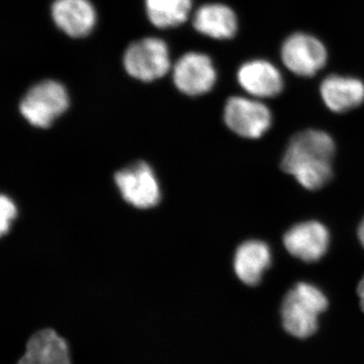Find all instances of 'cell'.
I'll return each mask as SVG.
<instances>
[{"label":"cell","instance_id":"cell-4","mask_svg":"<svg viewBox=\"0 0 364 364\" xmlns=\"http://www.w3.org/2000/svg\"><path fill=\"white\" fill-rule=\"evenodd\" d=\"M124 70L136 80L152 82L170 70L169 50L158 38H144L132 43L124 53Z\"/></svg>","mask_w":364,"mask_h":364},{"label":"cell","instance_id":"cell-12","mask_svg":"<svg viewBox=\"0 0 364 364\" xmlns=\"http://www.w3.org/2000/svg\"><path fill=\"white\" fill-rule=\"evenodd\" d=\"M321 97L330 111L342 114L364 102V83L358 78L330 75L322 81Z\"/></svg>","mask_w":364,"mask_h":364},{"label":"cell","instance_id":"cell-9","mask_svg":"<svg viewBox=\"0 0 364 364\" xmlns=\"http://www.w3.org/2000/svg\"><path fill=\"white\" fill-rule=\"evenodd\" d=\"M287 250L305 262H316L327 252L330 235L321 223L309 221L294 225L284 237Z\"/></svg>","mask_w":364,"mask_h":364},{"label":"cell","instance_id":"cell-6","mask_svg":"<svg viewBox=\"0 0 364 364\" xmlns=\"http://www.w3.org/2000/svg\"><path fill=\"white\" fill-rule=\"evenodd\" d=\"M224 119L230 130L247 139L260 138L272 123V112L267 105L257 98L243 97H232L228 100Z\"/></svg>","mask_w":364,"mask_h":364},{"label":"cell","instance_id":"cell-1","mask_svg":"<svg viewBox=\"0 0 364 364\" xmlns=\"http://www.w3.org/2000/svg\"><path fill=\"white\" fill-rule=\"evenodd\" d=\"M334 154V141L325 132H299L287 146L282 168L304 188L317 191L331 179Z\"/></svg>","mask_w":364,"mask_h":364},{"label":"cell","instance_id":"cell-18","mask_svg":"<svg viewBox=\"0 0 364 364\" xmlns=\"http://www.w3.org/2000/svg\"><path fill=\"white\" fill-rule=\"evenodd\" d=\"M358 294L359 299H360V306L364 312V277L363 279L359 282L358 287Z\"/></svg>","mask_w":364,"mask_h":364},{"label":"cell","instance_id":"cell-16","mask_svg":"<svg viewBox=\"0 0 364 364\" xmlns=\"http://www.w3.org/2000/svg\"><path fill=\"white\" fill-rule=\"evenodd\" d=\"M191 6V0H145L148 20L158 28H174L186 23Z\"/></svg>","mask_w":364,"mask_h":364},{"label":"cell","instance_id":"cell-8","mask_svg":"<svg viewBox=\"0 0 364 364\" xmlns=\"http://www.w3.org/2000/svg\"><path fill=\"white\" fill-rule=\"evenodd\" d=\"M117 186L127 203L138 208L155 207L160 202L161 191L152 168L139 162L117 172Z\"/></svg>","mask_w":364,"mask_h":364},{"label":"cell","instance_id":"cell-3","mask_svg":"<svg viewBox=\"0 0 364 364\" xmlns=\"http://www.w3.org/2000/svg\"><path fill=\"white\" fill-rule=\"evenodd\" d=\"M69 107L66 88L55 80H44L33 85L20 104L26 121L37 128H48Z\"/></svg>","mask_w":364,"mask_h":364},{"label":"cell","instance_id":"cell-10","mask_svg":"<svg viewBox=\"0 0 364 364\" xmlns=\"http://www.w3.org/2000/svg\"><path fill=\"white\" fill-rule=\"evenodd\" d=\"M239 85L254 98L277 97L284 90V77L277 66L267 60H251L237 72Z\"/></svg>","mask_w":364,"mask_h":364},{"label":"cell","instance_id":"cell-17","mask_svg":"<svg viewBox=\"0 0 364 364\" xmlns=\"http://www.w3.org/2000/svg\"><path fill=\"white\" fill-rule=\"evenodd\" d=\"M16 214H18V210H16L13 200L9 196L2 195L0 198V231L2 235L9 232Z\"/></svg>","mask_w":364,"mask_h":364},{"label":"cell","instance_id":"cell-15","mask_svg":"<svg viewBox=\"0 0 364 364\" xmlns=\"http://www.w3.org/2000/svg\"><path fill=\"white\" fill-rule=\"evenodd\" d=\"M18 364H71L68 346L54 330H42L28 340L25 355Z\"/></svg>","mask_w":364,"mask_h":364},{"label":"cell","instance_id":"cell-13","mask_svg":"<svg viewBox=\"0 0 364 364\" xmlns=\"http://www.w3.org/2000/svg\"><path fill=\"white\" fill-rule=\"evenodd\" d=\"M193 26L198 33L212 39L228 40L236 35L238 20L231 7L222 4H208L196 11Z\"/></svg>","mask_w":364,"mask_h":364},{"label":"cell","instance_id":"cell-19","mask_svg":"<svg viewBox=\"0 0 364 364\" xmlns=\"http://www.w3.org/2000/svg\"><path fill=\"white\" fill-rule=\"evenodd\" d=\"M358 238L359 241H360L361 245H363L364 248V219L363 221L361 222V224L359 225Z\"/></svg>","mask_w":364,"mask_h":364},{"label":"cell","instance_id":"cell-14","mask_svg":"<svg viewBox=\"0 0 364 364\" xmlns=\"http://www.w3.org/2000/svg\"><path fill=\"white\" fill-rule=\"evenodd\" d=\"M270 264L272 252L267 244L262 241L244 242L235 254V272L247 286H257Z\"/></svg>","mask_w":364,"mask_h":364},{"label":"cell","instance_id":"cell-2","mask_svg":"<svg viewBox=\"0 0 364 364\" xmlns=\"http://www.w3.org/2000/svg\"><path fill=\"white\" fill-rule=\"evenodd\" d=\"M328 308V299L317 287L299 282L287 294L282 306V325L296 338L312 336L318 330V318Z\"/></svg>","mask_w":364,"mask_h":364},{"label":"cell","instance_id":"cell-7","mask_svg":"<svg viewBox=\"0 0 364 364\" xmlns=\"http://www.w3.org/2000/svg\"><path fill=\"white\" fill-rule=\"evenodd\" d=\"M177 90L189 97L205 95L214 87L217 71L212 59L203 53L188 52L177 60L172 70Z\"/></svg>","mask_w":364,"mask_h":364},{"label":"cell","instance_id":"cell-11","mask_svg":"<svg viewBox=\"0 0 364 364\" xmlns=\"http://www.w3.org/2000/svg\"><path fill=\"white\" fill-rule=\"evenodd\" d=\"M51 16L55 25L73 39L90 35L97 23V13L90 0H55Z\"/></svg>","mask_w":364,"mask_h":364},{"label":"cell","instance_id":"cell-5","mask_svg":"<svg viewBox=\"0 0 364 364\" xmlns=\"http://www.w3.org/2000/svg\"><path fill=\"white\" fill-rule=\"evenodd\" d=\"M280 57L289 71L301 77H311L324 68L328 52L317 38L305 33H296L284 41Z\"/></svg>","mask_w":364,"mask_h":364}]
</instances>
